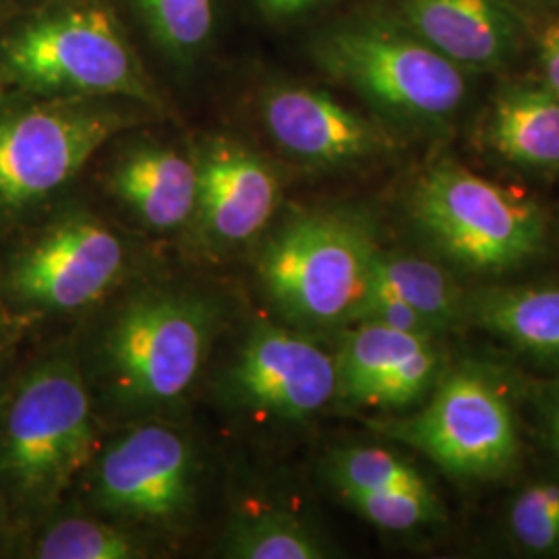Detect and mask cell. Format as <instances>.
Segmentation results:
<instances>
[{
	"instance_id": "obj_9",
	"label": "cell",
	"mask_w": 559,
	"mask_h": 559,
	"mask_svg": "<svg viewBox=\"0 0 559 559\" xmlns=\"http://www.w3.org/2000/svg\"><path fill=\"white\" fill-rule=\"evenodd\" d=\"M193 452L179 431L143 425L102 454L96 503L141 522L179 519L193 500Z\"/></svg>"
},
{
	"instance_id": "obj_17",
	"label": "cell",
	"mask_w": 559,
	"mask_h": 559,
	"mask_svg": "<svg viewBox=\"0 0 559 559\" xmlns=\"http://www.w3.org/2000/svg\"><path fill=\"white\" fill-rule=\"evenodd\" d=\"M425 340L429 336L360 321L336 357L340 394L365 404L373 385L383 380L400 360L417 350Z\"/></svg>"
},
{
	"instance_id": "obj_20",
	"label": "cell",
	"mask_w": 559,
	"mask_h": 559,
	"mask_svg": "<svg viewBox=\"0 0 559 559\" xmlns=\"http://www.w3.org/2000/svg\"><path fill=\"white\" fill-rule=\"evenodd\" d=\"M226 558L237 559H320L325 556L320 540L299 520L261 512L237 520L224 545Z\"/></svg>"
},
{
	"instance_id": "obj_27",
	"label": "cell",
	"mask_w": 559,
	"mask_h": 559,
	"mask_svg": "<svg viewBox=\"0 0 559 559\" xmlns=\"http://www.w3.org/2000/svg\"><path fill=\"white\" fill-rule=\"evenodd\" d=\"M353 321H371L380 323L392 330L400 332H411V334H420V336H431L436 328L419 316L413 307H408L404 300L394 297L392 293H385L378 286H367V293L360 300Z\"/></svg>"
},
{
	"instance_id": "obj_16",
	"label": "cell",
	"mask_w": 559,
	"mask_h": 559,
	"mask_svg": "<svg viewBox=\"0 0 559 559\" xmlns=\"http://www.w3.org/2000/svg\"><path fill=\"white\" fill-rule=\"evenodd\" d=\"M503 158L528 166H559V98L551 90H510L489 129Z\"/></svg>"
},
{
	"instance_id": "obj_28",
	"label": "cell",
	"mask_w": 559,
	"mask_h": 559,
	"mask_svg": "<svg viewBox=\"0 0 559 559\" xmlns=\"http://www.w3.org/2000/svg\"><path fill=\"white\" fill-rule=\"evenodd\" d=\"M539 52L547 85L559 98V21L540 32Z\"/></svg>"
},
{
	"instance_id": "obj_21",
	"label": "cell",
	"mask_w": 559,
	"mask_h": 559,
	"mask_svg": "<svg viewBox=\"0 0 559 559\" xmlns=\"http://www.w3.org/2000/svg\"><path fill=\"white\" fill-rule=\"evenodd\" d=\"M41 559H133L141 558L140 545L112 524L87 519L55 522L34 547Z\"/></svg>"
},
{
	"instance_id": "obj_2",
	"label": "cell",
	"mask_w": 559,
	"mask_h": 559,
	"mask_svg": "<svg viewBox=\"0 0 559 559\" xmlns=\"http://www.w3.org/2000/svg\"><path fill=\"white\" fill-rule=\"evenodd\" d=\"M378 247L369 228L344 214H307L280 230L261 258V278L280 309L307 325L353 321Z\"/></svg>"
},
{
	"instance_id": "obj_15",
	"label": "cell",
	"mask_w": 559,
	"mask_h": 559,
	"mask_svg": "<svg viewBox=\"0 0 559 559\" xmlns=\"http://www.w3.org/2000/svg\"><path fill=\"white\" fill-rule=\"evenodd\" d=\"M112 189L145 224L170 230L198 210V162L170 147H140L117 164Z\"/></svg>"
},
{
	"instance_id": "obj_23",
	"label": "cell",
	"mask_w": 559,
	"mask_h": 559,
	"mask_svg": "<svg viewBox=\"0 0 559 559\" xmlns=\"http://www.w3.org/2000/svg\"><path fill=\"white\" fill-rule=\"evenodd\" d=\"M152 36L173 57L191 59L214 32V0H138Z\"/></svg>"
},
{
	"instance_id": "obj_10",
	"label": "cell",
	"mask_w": 559,
	"mask_h": 559,
	"mask_svg": "<svg viewBox=\"0 0 559 559\" xmlns=\"http://www.w3.org/2000/svg\"><path fill=\"white\" fill-rule=\"evenodd\" d=\"M124 267L119 237L90 218H71L38 240L13 272L21 299L50 309H81L102 299Z\"/></svg>"
},
{
	"instance_id": "obj_13",
	"label": "cell",
	"mask_w": 559,
	"mask_h": 559,
	"mask_svg": "<svg viewBox=\"0 0 559 559\" xmlns=\"http://www.w3.org/2000/svg\"><path fill=\"white\" fill-rule=\"evenodd\" d=\"M263 120L278 145L302 160H359L381 145V133L371 122L307 87L270 90L263 98Z\"/></svg>"
},
{
	"instance_id": "obj_7",
	"label": "cell",
	"mask_w": 559,
	"mask_h": 559,
	"mask_svg": "<svg viewBox=\"0 0 559 559\" xmlns=\"http://www.w3.org/2000/svg\"><path fill=\"white\" fill-rule=\"evenodd\" d=\"M383 431L417 448L456 477H496L506 473L519 454L516 425L508 402L473 371L445 378L419 415L385 425Z\"/></svg>"
},
{
	"instance_id": "obj_5",
	"label": "cell",
	"mask_w": 559,
	"mask_h": 559,
	"mask_svg": "<svg viewBox=\"0 0 559 559\" xmlns=\"http://www.w3.org/2000/svg\"><path fill=\"white\" fill-rule=\"evenodd\" d=\"M212 323L203 300L179 295L133 300L120 311L104 346L115 392L140 406L180 399L200 373Z\"/></svg>"
},
{
	"instance_id": "obj_24",
	"label": "cell",
	"mask_w": 559,
	"mask_h": 559,
	"mask_svg": "<svg viewBox=\"0 0 559 559\" xmlns=\"http://www.w3.org/2000/svg\"><path fill=\"white\" fill-rule=\"evenodd\" d=\"M360 516L383 531L406 533L441 520L440 501L431 489H396V491H353L342 493Z\"/></svg>"
},
{
	"instance_id": "obj_14",
	"label": "cell",
	"mask_w": 559,
	"mask_h": 559,
	"mask_svg": "<svg viewBox=\"0 0 559 559\" xmlns=\"http://www.w3.org/2000/svg\"><path fill=\"white\" fill-rule=\"evenodd\" d=\"M406 20L423 41L454 64H498L514 40L503 0H406Z\"/></svg>"
},
{
	"instance_id": "obj_25",
	"label": "cell",
	"mask_w": 559,
	"mask_h": 559,
	"mask_svg": "<svg viewBox=\"0 0 559 559\" xmlns=\"http://www.w3.org/2000/svg\"><path fill=\"white\" fill-rule=\"evenodd\" d=\"M512 533L531 551L559 545V485L539 483L520 493L510 514Z\"/></svg>"
},
{
	"instance_id": "obj_30",
	"label": "cell",
	"mask_w": 559,
	"mask_h": 559,
	"mask_svg": "<svg viewBox=\"0 0 559 559\" xmlns=\"http://www.w3.org/2000/svg\"><path fill=\"white\" fill-rule=\"evenodd\" d=\"M549 438H551V443H554V448L559 454V411L549 423Z\"/></svg>"
},
{
	"instance_id": "obj_3",
	"label": "cell",
	"mask_w": 559,
	"mask_h": 559,
	"mask_svg": "<svg viewBox=\"0 0 559 559\" xmlns=\"http://www.w3.org/2000/svg\"><path fill=\"white\" fill-rule=\"evenodd\" d=\"M2 60L13 80L36 92L154 98L117 21L102 7L27 21L2 44Z\"/></svg>"
},
{
	"instance_id": "obj_6",
	"label": "cell",
	"mask_w": 559,
	"mask_h": 559,
	"mask_svg": "<svg viewBox=\"0 0 559 559\" xmlns=\"http://www.w3.org/2000/svg\"><path fill=\"white\" fill-rule=\"evenodd\" d=\"M325 71L369 100L413 119H443L464 98L459 64L427 41L380 27H344L318 46Z\"/></svg>"
},
{
	"instance_id": "obj_1",
	"label": "cell",
	"mask_w": 559,
	"mask_h": 559,
	"mask_svg": "<svg viewBox=\"0 0 559 559\" xmlns=\"http://www.w3.org/2000/svg\"><path fill=\"white\" fill-rule=\"evenodd\" d=\"M92 408L80 371L52 360L21 383L0 440V473L23 503L59 500L92 459Z\"/></svg>"
},
{
	"instance_id": "obj_4",
	"label": "cell",
	"mask_w": 559,
	"mask_h": 559,
	"mask_svg": "<svg viewBox=\"0 0 559 559\" xmlns=\"http://www.w3.org/2000/svg\"><path fill=\"white\" fill-rule=\"evenodd\" d=\"M413 214L448 258L479 272H503L531 258L543 240L533 201L452 164L420 179Z\"/></svg>"
},
{
	"instance_id": "obj_8",
	"label": "cell",
	"mask_w": 559,
	"mask_h": 559,
	"mask_svg": "<svg viewBox=\"0 0 559 559\" xmlns=\"http://www.w3.org/2000/svg\"><path fill=\"white\" fill-rule=\"evenodd\" d=\"M122 117L98 108L48 106L0 119V205L41 200L73 179Z\"/></svg>"
},
{
	"instance_id": "obj_26",
	"label": "cell",
	"mask_w": 559,
	"mask_h": 559,
	"mask_svg": "<svg viewBox=\"0 0 559 559\" xmlns=\"http://www.w3.org/2000/svg\"><path fill=\"white\" fill-rule=\"evenodd\" d=\"M438 373V353L431 340H425L417 350L373 385L365 400L367 406L380 408H406L429 390Z\"/></svg>"
},
{
	"instance_id": "obj_29",
	"label": "cell",
	"mask_w": 559,
	"mask_h": 559,
	"mask_svg": "<svg viewBox=\"0 0 559 559\" xmlns=\"http://www.w3.org/2000/svg\"><path fill=\"white\" fill-rule=\"evenodd\" d=\"M261 9L272 15V17H286V15H295L302 9H307L309 4H313L316 0H258Z\"/></svg>"
},
{
	"instance_id": "obj_22",
	"label": "cell",
	"mask_w": 559,
	"mask_h": 559,
	"mask_svg": "<svg viewBox=\"0 0 559 559\" xmlns=\"http://www.w3.org/2000/svg\"><path fill=\"white\" fill-rule=\"evenodd\" d=\"M330 479L340 493L429 489L406 460L383 448H348L334 454L330 462Z\"/></svg>"
},
{
	"instance_id": "obj_18",
	"label": "cell",
	"mask_w": 559,
	"mask_h": 559,
	"mask_svg": "<svg viewBox=\"0 0 559 559\" xmlns=\"http://www.w3.org/2000/svg\"><path fill=\"white\" fill-rule=\"evenodd\" d=\"M480 321L526 350L559 357V288L491 295L480 305Z\"/></svg>"
},
{
	"instance_id": "obj_19",
	"label": "cell",
	"mask_w": 559,
	"mask_h": 559,
	"mask_svg": "<svg viewBox=\"0 0 559 559\" xmlns=\"http://www.w3.org/2000/svg\"><path fill=\"white\" fill-rule=\"evenodd\" d=\"M369 284L404 300L436 330L459 318L456 284L431 261L378 253Z\"/></svg>"
},
{
	"instance_id": "obj_12",
	"label": "cell",
	"mask_w": 559,
	"mask_h": 559,
	"mask_svg": "<svg viewBox=\"0 0 559 559\" xmlns=\"http://www.w3.org/2000/svg\"><path fill=\"white\" fill-rule=\"evenodd\" d=\"M198 214L205 233L235 245L260 235L274 216L280 185L274 170L233 141H214L198 160Z\"/></svg>"
},
{
	"instance_id": "obj_11",
	"label": "cell",
	"mask_w": 559,
	"mask_h": 559,
	"mask_svg": "<svg viewBox=\"0 0 559 559\" xmlns=\"http://www.w3.org/2000/svg\"><path fill=\"white\" fill-rule=\"evenodd\" d=\"M233 385L249 406L284 419H305L338 392L336 359L276 325H260L242 346Z\"/></svg>"
}]
</instances>
